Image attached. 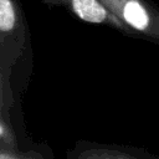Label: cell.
<instances>
[{
  "label": "cell",
  "mask_w": 159,
  "mask_h": 159,
  "mask_svg": "<svg viewBox=\"0 0 159 159\" xmlns=\"http://www.w3.org/2000/svg\"><path fill=\"white\" fill-rule=\"evenodd\" d=\"M27 52L30 35L21 0H0V63L10 82Z\"/></svg>",
  "instance_id": "cell-1"
},
{
  "label": "cell",
  "mask_w": 159,
  "mask_h": 159,
  "mask_svg": "<svg viewBox=\"0 0 159 159\" xmlns=\"http://www.w3.org/2000/svg\"><path fill=\"white\" fill-rule=\"evenodd\" d=\"M133 37L159 45V7L152 0H101Z\"/></svg>",
  "instance_id": "cell-2"
},
{
  "label": "cell",
  "mask_w": 159,
  "mask_h": 159,
  "mask_svg": "<svg viewBox=\"0 0 159 159\" xmlns=\"http://www.w3.org/2000/svg\"><path fill=\"white\" fill-rule=\"evenodd\" d=\"M68 159H153L158 158L143 148L118 144H102L89 140H77L67 152Z\"/></svg>",
  "instance_id": "cell-3"
},
{
  "label": "cell",
  "mask_w": 159,
  "mask_h": 159,
  "mask_svg": "<svg viewBox=\"0 0 159 159\" xmlns=\"http://www.w3.org/2000/svg\"><path fill=\"white\" fill-rule=\"evenodd\" d=\"M66 7L70 12L88 24L106 25L125 36L133 37L132 32L117 19V16L101 0H67Z\"/></svg>",
  "instance_id": "cell-4"
},
{
  "label": "cell",
  "mask_w": 159,
  "mask_h": 159,
  "mask_svg": "<svg viewBox=\"0 0 159 159\" xmlns=\"http://www.w3.org/2000/svg\"><path fill=\"white\" fill-rule=\"evenodd\" d=\"M15 93L11 87L10 80L6 77L0 63V117L12 122V111L15 109Z\"/></svg>",
  "instance_id": "cell-5"
},
{
  "label": "cell",
  "mask_w": 159,
  "mask_h": 159,
  "mask_svg": "<svg viewBox=\"0 0 159 159\" xmlns=\"http://www.w3.org/2000/svg\"><path fill=\"white\" fill-rule=\"evenodd\" d=\"M0 145L6 147H22L20 138L15 130L14 123L0 117Z\"/></svg>",
  "instance_id": "cell-6"
},
{
  "label": "cell",
  "mask_w": 159,
  "mask_h": 159,
  "mask_svg": "<svg viewBox=\"0 0 159 159\" xmlns=\"http://www.w3.org/2000/svg\"><path fill=\"white\" fill-rule=\"evenodd\" d=\"M40 1L51 7H55V6H65L66 7V4H67V0H40Z\"/></svg>",
  "instance_id": "cell-7"
}]
</instances>
